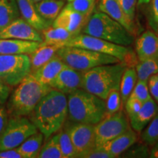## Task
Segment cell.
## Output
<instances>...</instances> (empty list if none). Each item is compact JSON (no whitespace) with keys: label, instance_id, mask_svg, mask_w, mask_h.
Here are the masks:
<instances>
[{"label":"cell","instance_id":"cell-8","mask_svg":"<svg viewBox=\"0 0 158 158\" xmlns=\"http://www.w3.org/2000/svg\"><path fill=\"white\" fill-rule=\"evenodd\" d=\"M37 131L36 126L26 116H10L7 126L0 135V150L17 148Z\"/></svg>","mask_w":158,"mask_h":158},{"label":"cell","instance_id":"cell-15","mask_svg":"<svg viewBox=\"0 0 158 158\" xmlns=\"http://www.w3.org/2000/svg\"><path fill=\"white\" fill-rule=\"evenodd\" d=\"M98 8L100 11L115 20L130 33L134 35L136 30L135 23L127 16L118 0H99Z\"/></svg>","mask_w":158,"mask_h":158},{"label":"cell","instance_id":"cell-30","mask_svg":"<svg viewBox=\"0 0 158 158\" xmlns=\"http://www.w3.org/2000/svg\"><path fill=\"white\" fill-rule=\"evenodd\" d=\"M59 147L62 152L63 158L77 157L76 152L70 136L63 127L57 132Z\"/></svg>","mask_w":158,"mask_h":158},{"label":"cell","instance_id":"cell-33","mask_svg":"<svg viewBox=\"0 0 158 158\" xmlns=\"http://www.w3.org/2000/svg\"><path fill=\"white\" fill-rule=\"evenodd\" d=\"M130 97L137 98L142 102H146L151 98L152 97L150 95L149 87H148V81L138 80Z\"/></svg>","mask_w":158,"mask_h":158},{"label":"cell","instance_id":"cell-2","mask_svg":"<svg viewBox=\"0 0 158 158\" xmlns=\"http://www.w3.org/2000/svg\"><path fill=\"white\" fill-rule=\"evenodd\" d=\"M68 120L95 125L106 115V102L84 89L68 94Z\"/></svg>","mask_w":158,"mask_h":158},{"label":"cell","instance_id":"cell-12","mask_svg":"<svg viewBox=\"0 0 158 158\" xmlns=\"http://www.w3.org/2000/svg\"><path fill=\"white\" fill-rule=\"evenodd\" d=\"M0 38H10L31 40L42 43L43 37L41 31L20 17L3 28L0 29Z\"/></svg>","mask_w":158,"mask_h":158},{"label":"cell","instance_id":"cell-4","mask_svg":"<svg viewBox=\"0 0 158 158\" xmlns=\"http://www.w3.org/2000/svg\"><path fill=\"white\" fill-rule=\"evenodd\" d=\"M128 65L124 62L103 64L83 73L82 89L106 100L110 91L119 89L122 74Z\"/></svg>","mask_w":158,"mask_h":158},{"label":"cell","instance_id":"cell-38","mask_svg":"<svg viewBox=\"0 0 158 158\" xmlns=\"http://www.w3.org/2000/svg\"><path fill=\"white\" fill-rule=\"evenodd\" d=\"M82 158H113V157L101 147H96L85 154Z\"/></svg>","mask_w":158,"mask_h":158},{"label":"cell","instance_id":"cell-6","mask_svg":"<svg viewBox=\"0 0 158 158\" xmlns=\"http://www.w3.org/2000/svg\"><path fill=\"white\" fill-rule=\"evenodd\" d=\"M56 55L68 67L81 72L100 65L121 62L110 55L73 46H62L57 51Z\"/></svg>","mask_w":158,"mask_h":158},{"label":"cell","instance_id":"cell-5","mask_svg":"<svg viewBox=\"0 0 158 158\" xmlns=\"http://www.w3.org/2000/svg\"><path fill=\"white\" fill-rule=\"evenodd\" d=\"M82 31L84 34L123 46H130L134 42V35L132 33L101 11L91 14Z\"/></svg>","mask_w":158,"mask_h":158},{"label":"cell","instance_id":"cell-16","mask_svg":"<svg viewBox=\"0 0 158 158\" xmlns=\"http://www.w3.org/2000/svg\"><path fill=\"white\" fill-rule=\"evenodd\" d=\"M137 138L135 130L130 127L124 133L102 145L99 146V147L106 150L113 158L118 157L132 147L137 141Z\"/></svg>","mask_w":158,"mask_h":158},{"label":"cell","instance_id":"cell-24","mask_svg":"<svg viewBox=\"0 0 158 158\" xmlns=\"http://www.w3.org/2000/svg\"><path fill=\"white\" fill-rule=\"evenodd\" d=\"M44 135L42 133L37 131L29 136L19 147H17L18 151L22 156V158L37 157L43 147Z\"/></svg>","mask_w":158,"mask_h":158},{"label":"cell","instance_id":"cell-27","mask_svg":"<svg viewBox=\"0 0 158 158\" xmlns=\"http://www.w3.org/2000/svg\"><path fill=\"white\" fill-rule=\"evenodd\" d=\"M137 81L138 77L135 69L132 67H127L122 74L119 87L122 102L124 105L133 92Z\"/></svg>","mask_w":158,"mask_h":158},{"label":"cell","instance_id":"cell-10","mask_svg":"<svg viewBox=\"0 0 158 158\" xmlns=\"http://www.w3.org/2000/svg\"><path fill=\"white\" fill-rule=\"evenodd\" d=\"M130 127L127 116L122 110L106 115L94 125L96 147H99L121 135Z\"/></svg>","mask_w":158,"mask_h":158},{"label":"cell","instance_id":"cell-13","mask_svg":"<svg viewBox=\"0 0 158 158\" xmlns=\"http://www.w3.org/2000/svg\"><path fill=\"white\" fill-rule=\"evenodd\" d=\"M89 17L75 10L68 4L53 21L52 27L64 29L77 35L81 32Z\"/></svg>","mask_w":158,"mask_h":158},{"label":"cell","instance_id":"cell-42","mask_svg":"<svg viewBox=\"0 0 158 158\" xmlns=\"http://www.w3.org/2000/svg\"><path fill=\"white\" fill-rule=\"evenodd\" d=\"M9 114L5 105H0V135L2 133L7 126L9 119Z\"/></svg>","mask_w":158,"mask_h":158},{"label":"cell","instance_id":"cell-7","mask_svg":"<svg viewBox=\"0 0 158 158\" xmlns=\"http://www.w3.org/2000/svg\"><path fill=\"white\" fill-rule=\"evenodd\" d=\"M64 46H73L86 48L115 56L121 62H125L129 67V62L133 57V51L129 46L116 45L105 40L86 34H78L69 40L64 43Z\"/></svg>","mask_w":158,"mask_h":158},{"label":"cell","instance_id":"cell-17","mask_svg":"<svg viewBox=\"0 0 158 158\" xmlns=\"http://www.w3.org/2000/svg\"><path fill=\"white\" fill-rule=\"evenodd\" d=\"M135 49L140 61L158 58V35L152 31L143 32L136 40Z\"/></svg>","mask_w":158,"mask_h":158},{"label":"cell","instance_id":"cell-28","mask_svg":"<svg viewBox=\"0 0 158 158\" xmlns=\"http://www.w3.org/2000/svg\"><path fill=\"white\" fill-rule=\"evenodd\" d=\"M138 80L147 81L154 74L158 73V58L147 59L140 61L135 66Z\"/></svg>","mask_w":158,"mask_h":158},{"label":"cell","instance_id":"cell-31","mask_svg":"<svg viewBox=\"0 0 158 158\" xmlns=\"http://www.w3.org/2000/svg\"><path fill=\"white\" fill-rule=\"evenodd\" d=\"M141 138L148 145L153 146L158 143V110L149 126L141 133Z\"/></svg>","mask_w":158,"mask_h":158},{"label":"cell","instance_id":"cell-22","mask_svg":"<svg viewBox=\"0 0 158 158\" xmlns=\"http://www.w3.org/2000/svg\"><path fill=\"white\" fill-rule=\"evenodd\" d=\"M62 47V45L60 44H43L40 43L38 48L29 54L31 62V73L50 60Z\"/></svg>","mask_w":158,"mask_h":158},{"label":"cell","instance_id":"cell-45","mask_svg":"<svg viewBox=\"0 0 158 158\" xmlns=\"http://www.w3.org/2000/svg\"><path fill=\"white\" fill-rule=\"evenodd\" d=\"M151 0H138V5H144V4H148L150 2Z\"/></svg>","mask_w":158,"mask_h":158},{"label":"cell","instance_id":"cell-26","mask_svg":"<svg viewBox=\"0 0 158 158\" xmlns=\"http://www.w3.org/2000/svg\"><path fill=\"white\" fill-rule=\"evenodd\" d=\"M21 17L16 0H0V29Z\"/></svg>","mask_w":158,"mask_h":158},{"label":"cell","instance_id":"cell-18","mask_svg":"<svg viewBox=\"0 0 158 158\" xmlns=\"http://www.w3.org/2000/svg\"><path fill=\"white\" fill-rule=\"evenodd\" d=\"M40 43L23 40L0 38V55L30 54L40 46Z\"/></svg>","mask_w":158,"mask_h":158},{"label":"cell","instance_id":"cell-47","mask_svg":"<svg viewBox=\"0 0 158 158\" xmlns=\"http://www.w3.org/2000/svg\"><path fill=\"white\" fill-rule=\"evenodd\" d=\"M67 1H68V2H73V0H67Z\"/></svg>","mask_w":158,"mask_h":158},{"label":"cell","instance_id":"cell-23","mask_svg":"<svg viewBox=\"0 0 158 158\" xmlns=\"http://www.w3.org/2000/svg\"><path fill=\"white\" fill-rule=\"evenodd\" d=\"M64 5V0H41L35 3L40 16L51 23H53Z\"/></svg>","mask_w":158,"mask_h":158},{"label":"cell","instance_id":"cell-29","mask_svg":"<svg viewBox=\"0 0 158 158\" xmlns=\"http://www.w3.org/2000/svg\"><path fill=\"white\" fill-rule=\"evenodd\" d=\"M48 141L42 147L40 152L39 158H63L62 152L59 147L57 133L48 138Z\"/></svg>","mask_w":158,"mask_h":158},{"label":"cell","instance_id":"cell-44","mask_svg":"<svg viewBox=\"0 0 158 158\" xmlns=\"http://www.w3.org/2000/svg\"><path fill=\"white\" fill-rule=\"evenodd\" d=\"M149 157L152 158H158V143L153 145L152 149L149 153Z\"/></svg>","mask_w":158,"mask_h":158},{"label":"cell","instance_id":"cell-41","mask_svg":"<svg viewBox=\"0 0 158 158\" xmlns=\"http://www.w3.org/2000/svg\"><path fill=\"white\" fill-rule=\"evenodd\" d=\"M11 92V86L0 78V105H5Z\"/></svg>","mask_w":158,"mask_h":158},{"label":"cell","instance_id":"cell-11","mask_svg":"<svg viewBox=\"0 0 158 158\" xmlns=\"http://www.w3.org/2000/svg\"><path fill=\"white\" fill-rule=\"evenodd\" d=\"M63 128L70 136L76 149L77 157L82 158L85 154L96 147L94 125L66 120Z\"/></svg>","mask_w":158,"mask_h":158},{"label":"cell","instance_id":"cell-35","mask_svg":"<svg viewBox=\"0 0 158 158\" xmlns=\"http://www.w3.org/2000/svg\"><path fill=\"white\" fill-rule=\"evenodd\" d=\"M118 2L127 16L134 22L137 0H118Z\"/></svg>","mask_w":158,"mask_h":158},{"label":"cell","instance_id":"cell-36","mask_svg":"<svg viewBox=\"0 0 158 158\" xmlns=\"http://www.w3.org/2000/svg\"><path fill=\"white\" fill-rule=\"evenodd\" d=\"M143 103V102H142L141 100H139L137 98H131V97L128 98L124 105H125L126 112H127L129 118L135 114L138 110L141 109Z\"/></svg>","mask_w":158,"mask_h":158},{"label":"cell","instance_id":"cell-19","mask_svg":"<svg viewBox=\"0 0 158 158\" xmlns=\"http://www.w3.org/2000/svg\"><path fill=\"white\" fill-rule=\"evenodd\" d=\"M16 2L21 16L37 30L42 31L43 29L52 26V23L40 16L35 3L32 0H16Z\"/></svg>","mask_w":158,"mask_h":158},{"label":"cell","instance_id":"cell-9","mask_svg":"<svg viewBox=\"0 0 158 158\" xmlns=\"http://www.w3.org/2000/svg\"><path fill=\"white\" fill-rule=\"evenodd\" d=\"M30 73L28 54L0 55V78L11 87L17 86Z\"/></svg>","mask_w":158,"mask_h":158},{"label":"cell","instance_id":"cell-32","mask_svg":"<svg viewBox=\"0 0 158 158\" xmlns=\"http://www.w3.org/2000/svg\"><path fill=\"white\" fill-rule=\"evenodd\" d=\"M106 115H109L118 111L122 106V98L119 89L110 91L106 100Z\"/></svg>","mask_w":158,"mask_h":158},{"label":"cell","instance_id":"cell-20","mask_svg":"<svg viewBox=\"0 0 158 158\" xmlns=\"http://www.w3.org/2000/svg\"><path fill=\"white\" fill-rule=\"evenodd\" d=\"M158 110V106L152 98L144 102L135 114L130 117L131 127L136 132H141L149 123L155 116Z\"/></svg>","mask_w":158,"mask_h":158},{"label":"cell","instance_id":"cell-1","mask_svg":"<svg viewBox=\"0 0 158 158\" xmlns=\"http://www.w3.org/2000/svg\"><path fill=\"white\" fill-rule=\"evenodd\" d=\"M29 117L47 140L57 133L66 122L68 118L66 94L52 89L40 100Z\"/></svg>","mask_w":158,"mask_h":158},{"label":"cell","instance_id":"cell-46","mask_svg":"<svg viewBox=\"0 0 158 158\" xmlns=\"http://www.w3.org/2000/svg\"><path fill=\"white\" fill-rule=\"evenodd\" d=\"M33 2H34L35 3H36V2H40V1H41V0H32Z\"/></svg>","mask_w":158,"mask_h":158},{"label":"cell","instance_id":"cell-40","mask_svg":"<svg viewBox=\"0 0 158 158\" xmlns=\"http://www.w3.org/2000/svg\"><path fill=\"white\" fill-rule=\"evenodd\" d=\"M148 87L151 95L158 102V73L154 74L148 79Z\"/></svg>","mask_w":158,"mask_h":158},{"label":"cell","instance_id":"cell-21","mask_svg":"<svg viewBox=\"0 0 158 158\" xmlns=\"http://www.w3.org/2000/svg\"><path fill=\"white\" fill-rule=\"evenodd\" d=\"M67 65L56 55L31 73L42 84L48 85Z\"/></svg>","mask_w":158,"mask_h":158},{"label":"cell","instance_id":"cell-37","mask_svg":"<svg viewBox=\"0 0 158 158\" xmlns=\"http://www.w3.org/2000/svg\"><path fill=\"white\" fill-rule=\"evenodd\" d=\"M149 23L152 28L158 35V0H151Z\"/></svg>","mask_w":158,"mask_h":158},{"label":"cell","instance_id":"cell-14","mask_svg":"<svg viewBox=\"0 0 158 158\" xmlns=\"http://www.w3.org/2000/svg\"><path fill=\"white\" fill-rule=\"evenodd\" d=\"M84 72L70 68L67 65L49 84L51 88L69 94L78 89L82 88Z\"/></svg>","mask_w":158,"mask_h":158},{"label":"cell","instance_id":"cell-39","mask_svg":"<svg viewBox=\"0 0 158 158\" xmlns=\"http://www.w3.org/2000/svg\"><path fill=\"white\" fill-rule=\"evenodd\" d=\"M125 157H148L149 152L148 148L145 146H139L134 149L129 150L125 154Z\"/></svg>","mask_w":158,"mask_h":158},{"label":"cell","instance_id":"cell-3","mask_svg":"<svg viewBox=\"0 0 158 158\" xmlns=\"http://www.w3.org/2000/svg\"><path fill=\"white\" fill-rule=\"evenodd\" d=\"M7 102L9 116H29L40 100L52 89L29 73L17 85Z\"/></svg>","mask_w":158,"mask_h":158},{"label":"cell","instance_id":"cell-43","mask_svg":"<svg viewBox=\"0 0 158 158\" xmlns=\"http://www.w3.org/2000/svg\"><path fill=\"white\" fill-rule=\"evenodd\" d=\"M0 158H22L17 148L7 150H0Z\"/></svg>","mask_w":158,"mask_h":158},{"label":"cell","instance_id":"cell-25","mask_svg":"<svg viewBox=\"0 0 158 158\" xmlns=\"http://www.w3.org/2000/svg\"><path fill=\"white\" fill-rule=\"evenodd\" d=\"M43 37V44H60L64 46V43L76 35L66 29L52 26L41 31Z\"/></svg>","mask_w":158,"mask_h":158},{"label":"cell","instance_id":"cell-34","mask_svg":"<svg viewBox=\"0 0 158 158\" xmlns=\"http://www.w3.org/2000/svg\"><path fill=\"white\" fill-rule=\"evenodd\" d=\"M95 0H73L69 5L75 10L90 16L93 11Z\"/></svg>","mask_w":158,"mask_h":158}]
</instances>
